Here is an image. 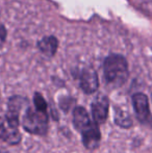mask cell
I'll return each mask as SVG.
<instances>
[{"label":"cell","instance_id":"6da1fadb","mask_svg":"<svg viewBox=\"0 0 152 153\" xmlns=\"http://www.w3.org/2000/svg\"><path fill=\"white\" fill-rule=\"evenodd\" d=\"M103 73L106 82L114 87H121L128 78L127 61L120 54H110L104 61Z\"/></svg>","mask_w":152,"mask_h":153},{"label":"cell","instance_id":"7a4b0ae2","mask_svg":"<svg viewBox=\"0 0 152 153\" xmlns=\"http://www.w3.org/2000/svg\"><path fill=\"white\" fill-rule=\"evenodd\" d=\"M22 125L25 131L35 135H46L49 129V114L46 111L28 107L23 116Z\"/></svg>","mask_w":152,"mask_h":153},{"label":"cell","instance_id":"3957f363","mask_svg":"<svg viewBox=\"0 0 152 153\" xmlns=\"http://www.w3.org/2000/svg\"><path fill=\"white\" fill-rule=\"evenodd\" d=\"M81 134L82 144L87 150H95L99 147L100 140H101V132H100L99 125L94 120H92L89 124L83 126L79 130Z\"/></svg>","mask_w":152,"mask_h":153},{"label":"cell","instance_id":"277c9868","mask_svg":"<svg viewBox=\"0 0 152 153\" xmlns=\"http://www.w3.org/2000/svg\"><path fill=\"white\" fill-rule=\"evenodd\" d=\"M26 102V99L22 96H13L7 102V111L5 115V120L7 124L13 128H18L19 117L23 105Z\"/></svg>","mask_w":152,"mask_h":153},{"label":"cell","instance_id":"5b68a950","mask_svg":"<svg viewBox=\"0 0 152 153\" xmlns=\"http://www.w3.org/2000/svg\"><path fill=\"white\" fill-rule=\"evenodd\" d=\"M108 108H110V101L108 98L104 95H98L93 100L91 105L92 111V119L98 125L105 123L108 115Z\"/></svg>","mask_w":152,"mask_h":153},{"label":"cell","instance_id":"8992f818","mask_svg":"<svg viewBox=\"0 0 152 153\" xmlns=\"http://www.w3.org/2000/svg\"><path fill=\"white\" fill-rule=\"evenodd\" d=\"M132 104H133L134 113L139 121L147 123L150 120V108H149L148 97L142 93H136L132 96Z\"/></svg>","mask_w":152,"mask_h":153},{"label":"cell","instance_id":"52a82bcc","mask_svg":"<svg viewBox=\"0 0 152 153\" xmlns=\"http://www.w3.org/2000/svg\"><path fill=\"white\" fill-rule=\"evenodd\" d=\"M80 89L85 94H93L99 88V79L96 71L93 68H85L80 73L79 77Z\"/></svg>","mask_w":152,"mask_h":153},{"label":"cell","instance_id":"ba28073f","mask_svg":"<svg viewBox=\"0 0 152 153\" xmlns=\"http://www.w3.org/2000/svg\"><path fill=\"white\" fill-rule=\"evenodd\" d=\"M57 46H59V42H57L56 38L52 36H45L38 43L40 51L47 56H53L57 50Z\"/></svg>","mask_w":152,"mask_h":153},{"label":"cell","instance_id":"9c48e42d","mask_svg":"<svg viewBox=\"0 0 152 153\" xmlns=\"http://www.w3.org/2000/svg\"><path fill=\"white\" fill-rule=\"evenodd\" d=\"M115 123L122 128H129L132 125V120L129 114L121 108L115 109Z\"/></svg>","mask_w":152,"mask_h":153},{"label":"cell","instance_id":"30bf717a","mask_svg":"<svg viewBox=\"0 0 152 153\" xmlns=\"http://www.w3.org/2000/svg\"><path fill=\"white\" fill-rule=\"evenodd\" d=\"M33 104H35L36 108L40 109V111H48V104H47L43 95L40 94V93H36L35 96H33Z\"/></svg>","mask_w":152,"mask_h":153},{"label":"cell","instance_id":"8fae6325","mask_svg":"<svg viewBox=\"0 0 152 153\" xmlns=\"http://www.w3.org/2000/svg\"><path fill=\"white\" fill-rule=\"evenodd\" d=\"M6 39V29L2 24H0V46L5 42Z\"/></svg>","mask_w":152,"mask_h":153},{"label":"cell","instance_id":"7c38bea8","mask_svg":"<svg viewBox=\"0 0 152 153\" xmlns=\"http://www.w3.org/2000/svg\"><path fill=\"white\" fill-rule=\"evenodd\" d=\"M4 125H5V118L0 117V140H3Z\"/></svg>","mask_w":152,"mask_h":153},{"label":"cell","instance_id":"4fadbf2b","mask_svg":"<svg viewBox=\"0 0 152 153\" xmlns=\"http://www.w3.org/2000/svg\"><path fill=\"white\" fill-rule=\"evenodd\" d=\"M0 153H10L6 149H4V148L0 147Z\"/></svg>","mask_w":152,"mask_h":153}]
</instances>
